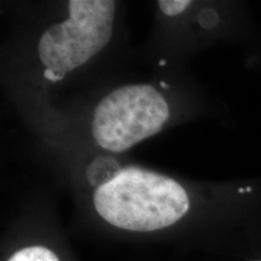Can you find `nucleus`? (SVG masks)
I'll use <instances>...</instances> for the list:
<instances>
[{"label": "nucleus", "instance_id": "20e7f679", "mask_svg": "<svg viewBox=\"0 0 261 261\" xmlns=\"http://www.w3.org/2000/svg\"><path fill=\"white\" fill-rule=\"evenodd\" d=\"M8 261H60L56 254L45 247H27L16 252Z\"/></svg>", "mask_w": 261, "mask_h": 261}, {"label": "nucleus", "instance_id": "0eeeda50", "mask_svg": "<svg viewBox=\"0 0 261 261\" xmlns=\"http://www.w3.org/2000/svg\"><path fill=\"white\" fill-rule=\"evenodd\" d=\"M257 261H261V260H257Z\"/></svg>", "mask_w": 261, "mask_h": 261}, {"label": "nucleus", "instance_id": "f03ea898", "mask_svg": "<svg viewBox=\"0 0 261 261\" xmlns=\"http://www.w3.org/2000/svg\"><path fill=\"white\" fill-rule=\"evenodd\" d=\"M168 116V104L155 87L127 85L113 91L98 104L92 135L106 150L125 151L156 135Z\"/></svg>", "mask_w": 261, "mask_h": 261}, {"label": "nucleus", "instance_id": "f257e3e1", "mask_svg": "<svg viewBox=\"0 0 261 261\" xmlns=\"http://www.w3.org/2000/svg\"><path fill=\"white\" fill-rule=\"evenodd\" d=\"M93 203L109 224L139 232L171 226L184 217L190 205L187 191L177 181L135 167L121 169L98 187Z\"/></svg>", "mask_w": 261, "mask_h": 261}, {"label": "nucleus", "instance_id": "423d86ee", "mask_svg": "<svg viewBox=\"0 0 261 261\" xmlns=\"http://www.w3.org/2000/svg\"><path fill=\"white\" fill-rule=\"evenodd\" d=\"M45 77H46V79H48V80H51V81H58V80L63 79L64 75L56 74V73H54L52 70L46 69V71H45Z\"/></svg>", "mask_w": 261, "mask_h": 261}, {"label": "nucleus", "instance_id": "7ed1b4c3", "mask_svg": "<svg viewBox=\"0 0 261 261\" xmlns=\"http://www.w3.org/2000/svg\"><path fill=\"white\" fill-rule=\"evenodd\" d=\"M114 11L112 0H71L69 18L41 35L38 46L41 63L61 75L86 63L110 40Z\"/></svg>", "mask_w": 261, "mask_h": 261}, {"label": "nucleus", "instance_id": "39448f33", "mask_svg": "<svg viewBox=\"0 0 261 261\" xmlns=\"http://www.w3.org/2000/svg\"><path fill=\"white\" fill-rule=\"evenodd\" d=\"M190 4V0H161L159 2L160 9L167 16H177L181 14Z\"/></svg>", "mask_w": 261, "mask_h": 261}]
</instances>
